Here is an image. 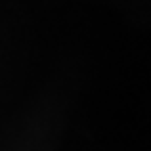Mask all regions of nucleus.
I'll list each match as a JSON object with an SVG mask.
<instances>
[]
</instances>
